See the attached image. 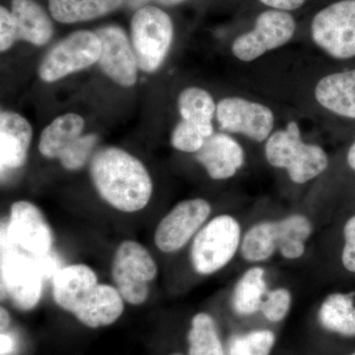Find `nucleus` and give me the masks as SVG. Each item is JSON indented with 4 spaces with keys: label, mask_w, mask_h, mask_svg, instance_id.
<instances>
[{
    "label": "nucleus",
    "mask_w": 355,
    "mask_h": 355,
    "mask_svg": "<svg viewBox=\"0 0 355 355\" xmlns=\"http://www.w3.org/2000/svg\"><path fill=\"white\" fill-rule=\"evenodd\" d=\"M17 31L13 16L6 7L0 8V50L6 51L17 41Z\"/></svg>",
    "instance_id": "33"
},
{
    "label": "nucleus",
    "mask_w": 355,
    "mask_h": 355,
    "mask_svg": "<svg viewBox=\"0 0 355 355\" xmlns=\"http://www.w3.org/2000/svg\"><path fill=\"white\" fill-rule=\"evenodd\" d=\"M11 7L18 40L36 46H43L50 41L53 25L39 3L34 0H12Z\"/></svg>",
    "instance_id": "20"
},
{
    "label": "nucleus",
    "mask_w": 355,
    "mask_h": 355,
    "mask_svg": "<svg viewBox=\"0 0 355 355\" xmlns=\"http://www.w3.org/2000/svg\"><path fill=\"white\" fill-rule=\"evenodd\" d=\"M83 130L84 120L79 114H65L58 116L42 132L40 153L49 159H60L81 137Z\"/></svg>",
    "instance_id": "21"
},
{
    "label": "nucleus",
    "mask_w": 355,
    "mask_h": 355,
    "mask_svg": "<svg viewBox=\"0 0 355 355\" xmlns=\"http://www.w3.org/2000/svg\"><path fill=\"white\" fill-rule=\"evenodd\" d=\"M90 175L103 200L119 211H140L153 196V180L141 161L118 147L98 151Z\"/></svg>",
    "instance_id": "1"
},
{
    "label": "nucleus",
    "mask_w": 355,
    "mask_h": 355,
    "mask_svg": "<svg viewBox=\"0 0 355 355\" xmlns=\"http://www.w3.org/2000/svg\"><path fill=\"white\" fill-rule=\"evenodd\" d=\"M277 252V221L258 222L243 234L240 254L248 263H265L270 261Z\"/></svg>",
    "instance_id": "25"
},
{
    "label": "nucleus",
    "mask_w": 355,
    "mask_h": 355,
    "mask_svg": "<svg viewBox=\"0 0 355 355\" xmlns=\"http://www.w3.org/2000/svg\"><path fill=\"white\" fill-rule=\"evenodd\" d=\"M31 125L19 114L1 112L0 114V163L4 169H18L27 159L31 144Z\"/></svg>",
    "instance_id": "17"
},
{
    "label": "nucleus",
    "mask_w": 355,
    "mask_h": 355,
    "mask_svg": "<svg viewBox=\"0 0 355 355\" xmlns=\"http://www.w3.org/2000/svg\"><path fill=\"white\" fill-rule=\"evenodd\" d=\"M277 336L268 329H259L231 336L226 355H270Z\"/></svg>",
    "instance_id": "28"
},
{
    "label": "nucleus",
    "mask_w": 355,
    "mask_h": 355,
    "mask_svg": "<svg viewBox=\"0 0 355 355\" xmlns=\"http://www.w3.org/2000/svg\"><path fill=\"white\" fill-rule=\"evenodd\" d=\"M268 291L266 270L261 266H253L236 282L231 294V307L238 316H252L260 311Z\"/></svg>",
    "instance_id": "22"
},
{
    "label": "nucleus",
    "mask_w": 355,
    "mask_h": 355,
    "mask_svg": "<svg viewBox=\"0 0 355 355\" xmlns=\"http://www.w3.org/2000/svg\"><path fill=\"white\" fill-rule=\"evenodd\" d=\"M101 42L96 33H73L44 58L39 67V76L46 83H55L99 62Z\"/></svg>",
    "instance_id": "9"
},
{
    "label": "nucleus",
    "mask_w": 355,
    "mask_h": 355,
    "mask_svg": "<svg viewBox=\"0 0 355 355\" xmlns=\"http://www.w3.org/2000/svg\"><path fill=\"white\" fill-rule=\"evenodd\" d=\"M15 347V342L12 336L8 335L6 331H2L1 336H0V352L1 355H9L12 354Z\"/></svg>",
    "instance_id": "35"
},
{
    "label": "nucleus",
    "mask_w": 355,
    "mask_h": 355,
    "mask_svg": "<svg viewBox=\"0 0 355 355\" xmlns=\"http://www.w3.org/2000/svg\"><path fill=\"white\" fill-rule=\"evenodd\" d=\"M266 161L272 167L284 169L293 183L302 184L316 179L329 167L328 154L318 144L303 141L296 121H289L266 139Z\"/></svg>",
    "instance_id": "2"
},
{
    "label": "nucleus",
    "mask_w": 355,
    "mask_h": 355,
    "mask_svg": "<svg viewBox=\"0 0 355 355\" xmlns=\"http://www.w3.org/2000/svg\"><path fill=\"white\" fill-rule=\"evenodd\" d=\"M207 137L197 125L187 121H180L173 130L171 144L177 150L197 153L205 144Z\"/></svg>",
    "instance_id": "30"
},
{
    "label": "nucleus",
    "mask_w": 355,
    "mask_h": 355,
    "mask_svg": "<svg viewBox=\"0 0 355 355\" xmlns=\"http://www.w3.org/2000/svg\"><path fill=\"white\" fill-rule=\"evenodd\" d=\"M311 37L329 57L355 58V0H340L319 11L311 23Z\"/></svg>",
    "instance_id": "5"
},
{
    "label": "nucleus",
    "mask_w": 355,
    "mask_h": 355,
    "mask_svg": "<svg viewBox=\"0 0 355 355\" xmlns=\"http://www.w3.org/2000/svg\"><path fill=\"white\" fill-rule=\"evenodd\" d=\"M216 119L221 130L239 133L257 142L270 137L275 125L272 110L241 97H228L217 104Z\"/></svg>",
    "instance_id": "12"
},
{
    "label": "nucleus",
    "mask_w": 355,
    "mask_h": 355,
    "mask_svg": "<svg viewBox=\"0 0 355 355\" xmlns=\"http://www.w3.org/2000/svg\"><path fill=\"white\" fill-rule=\"evenodd\" d=\"M347 355H355V349L352 350V352H350L349 354Z\"/></svg>",
    "instance_id": "39"
},
{
    "label": "nucleus",
    "mask_w": 355,
    "mask_h": 355,
    "mask_svg": "<svg viewBox=\"0 0 355 355\" xmlns=\"http://www.w3.org/2000/svg\"><path fill=\"white\" fill-rule=\"evenodd\" d=\"M0 320H1L2 333V331H6L9 324H10V315H9L8 311L4 309L3 307L1 308V317H0Z\"/></svg>",
    "instance_id": "38"
},
{
    "label": "nucleus",
    "mask_w": 355,
    "mask_h": 355,
    "mask_svg": "<svg viewBox=\"0 0 355 355\" xmlns=\"http://www.w3.org/2000/svg\"><path fill=\"white\" fill-rule=\"evenodd\" d=\"M123 0H49L51 16L58 22L76 23L106 15Z\"/></svg>",
    "instance_id": "26"
},
{
    "label": "nucleus",
    "mask_w": 355,
    "mask_h": 355,
    "mask_svg": "<svg viewBox=\"0 0 355 355\" xmlns=\"http://www.w3.org/2000/svg\"><path fill=\"white\" fill-rule=\"evenodd\" d=\"M96 35L101 42L99 64L103 71L119 85H135L139 64L125 31L116 26H108L98 30Z\"/></svg>",
    "instance_id": "13"
},
{
    "label": "nucleus",
    "mask_w": 355,
    "mask_h": 355,
    "mask_svg": "<svg viewBox=\"0 0 355 355\" xmlns=\"http://www.w3.org/2000/svg\"><path fill=\"white\" fill-rule=\"evenodd\" d=\"M261 3L273 9L282 11H291L300 8L306 0H260Z\"/></svg>",
    "instance_id": "34"
},
{
    "label": "nucleus",
    "mask_w": 355,
    "mask_h": 355,
    "mask_svg": "<svg viewBox=\"0 0 355 355\" xmlns=\"http://www.w3.org/2000/svg\"><path fill=\"white\" fill-rule=\"evenodd\" d=\"M340 261L343 270L355 277V212L343 222Z\"/></svg>",
    "instance_id": "32"
},
{
    "label": "nucleus",
    "mask_w": 355,
    "mask_h": 355,
    "mask_svg": "<svg viewBox=\"0 0 355 355\" xmlns=\"http://www.w3.org/2000/svg\"><path fill=\"white\" fill-rule=\"evenodd\" d=\"M211 211V205L203 198L178 203L156 227L154 242L159 251L173 254L186 247L207 223Z\"/></svg>",
    "instance_id": "8"
},
{
    "label": "nucleus",
    "mask_w": 355,
    "mask_h": 355,
    "mask_svg": "<svg viewBox=\"0 0 355 355\" xmlns=\"http://www.w3.org/2000/svg\"><path fill=\"white\" fill-rule=\"evenodd\" d=\"M318 321L329 333L354 340L355 291L329 294L318 310Z\"/></svg>",
    "instance_id": "19"
},
{
    "label": "nucleus",
    "mask_w": 355,
    "mask_h": 355,
    "mask_svg": "<svg viewBox=\"0 0 355 355\" xmlns=\"http://www.w3.org/2000/svg\"><path fill=\"white\" fill-rule=\"evenodd\" d=\"M157 273V263L140 243L125 240L114 251L112 277L114 286L128 304L139 306L146 302L149 286Z\"/></svg>",
    "instance_id": "4"
},
{
    "label": "nucleus",
    "mask_w": 355,
    "mask_h": 355,
    "mask_svg": "<svg viewBox=\"0 0 355 355\" xmlns=\"http://www.w3.org/2000/svg\"><path fill=\"white\" fill-rule=\"evenodd\" d=\"M98 284L97 273L90 266L84 263L64 266L53 275V300L58 307L72 314Z\"/></svg>",
    "instance_id": "16"
},
{
    "label": "nucleus",
    "mask_w": 355,
    "mask_h": 355,
    "mask_svg": "<svg viewBox=\"0 0 355 355\" xmlns=\"http://www.w3.org/2000/svg\"><path fill=\"white\" fill-rule=\"evenodd\" d=\"M240 222L230 214H219L207 221L195 236L191 246V263L200 275L223 270L240 252Z\"/></svg>",
    "instance_id": "3"
},
{
    "label": "nucleus",
    "mask_w": 355,
    "mask_h": 355,
    "mask_svg": "<svg viewBox=\"0 0 355 355\" xmlns=\"http://www.w3.org/2000/svg\"><path fill=\"white\" fill-rule=\"evenodd\" d=\"M2 284L21 310L36 307L43 293V272L34 258L19 253L14 248L4 249L1 257Z\"/></svg>",
    "instance_id": "10"
},
{
    "label": "nucleus",
    "mask_w": 355,
    "mask_h": 355,
    "mask_svg": "<svg viewBox=\"0 0 355 355\" xmlns=\"http://www.w3.org/2000/svg\"><path fill=\"white\" fill-rule=\"evenodd\" d=\"M315 98L329 112L355 120V69L335 72L320 79Z\"/></svg>",
    "instance_id": "18"
},
{
    "label": "nucleus",
    "mask_w": 355,
    "mask_h": 355,
    "mask_svg": "<svg viewBox=\"0 0 355 355\" xmlns=\"http://www.w3.org/2000/svg\"><path fill=\"white\" fill-rule=\"evenodd\" d=\"M2 231L9 241L34 258H44L51 253L53 231L43 212L34 203L26 200L14 202L8 224Z\"/></svg>",
    "instance_id": "11"
},
{
    "label": "nucleus",
    "mask_w": 355,
    "mask_h": 355,
    "mask_svg": "<svg viewBox=\"0 0 355 355\" xmlns=\"http://www.w3.org/2000/svg\"><path fill=\"white\" fill-rule=\"evenodd\" d=\"M291 292L284 287H277L266 292L260 311L270 323H280L291 312Z\"/></svg>",
    "instance_id": "29"
},
{
    "label": "nucleus",
    "mask_w": 355,
    "mask_h": 355,
    "mask_svg": "<svg viewBox=\"0 0 355 355\" xmlns=\"http://www.w3.org/2000/svg\"><path fill=\"white\" fill-rule=\"evenodd\" d=\"M216 107L212 96L198 87L184 89L178 99V108L183 120L200 128L207 139L214 135L212 119L216 114Z\"/></svg>",
    "instance_id": "24"
},
{
    "label": "nucleus",
    "mask_w": 355,
    "mask_h": 355,
    "mask_svg": "<svg viewBox=\"0 0 355 355\" xmlns=\"http://www.w3.org/2000/svg\"><path fill=\"white\" fill-rule=\"evenodd\" d=\"M132 40L139 69L146 72L156 71L171 46V18L157 7H142L132 18Z\"/></svg>",
    "instance_id": "6"
},
{
    "label": "nucleus",
    "mask_w": 355,
    "mask_h": 355,
    "mask_svg": "<svg viewBox=\"0 0 355 355\" xmlns=\"http://www.w3.org/2000/svg\"><path fill=\"white\" fill-rule=\"evenodd\" d=\"M345 162H347L349 170L355 173V139L350 144L349 149H347V155H345Z\"/></svg>",
    "instance_id": "37"
},
{
    "label": "nucleus",
    "mask_w": 355,
    "mask_h": 355,
    "mask_svg": "<svg viewBox=\"0 0 355 355\" xmlns=\"http://www.w3.org/2000/svg\"><path fill=\"white\" fill-rule=\"evenodd\" d=\"M98 137L95 135H81L71 146L62 153L60 160L65 169L70 171L81 169L87 162Z\"/></svg>",
    "instance_id": "31"
},
{
    "label": "nucleus",
    "mask_w": 355,
    "mask_h": 355,
    "mask_svg": "<svg viewBox=\"0 0 355 355\" xmlns=\"http://www.w3.org/2000/svg\"><path fill=\"white\" fill-rule=\"evenodd\" d=\"M125 302L116 286L98 284L72 314L89 328H101L114 324L123 315Z\"/></svg>",
    "instance_id": "15"
},
{
    "label": "nucleus",
    "mask_w": 355,
    "mask_h": 355,
    "mask_svg": "<svg viewBox=\"0 0 355 355\" xmlns=\"http://www.w3.org/2000/svg\"><path fill=\"white\" fill-rule=\"evenodd\" d=\"M196 158L216 181L234 177L246 160L241 144L226 133H214L207 137Z\"/></svg>",
    "instance_id": "14"
},
{
    "label": "nucleus",
    "mask_w": 355,
    "mask_h": 355,
    "mask_svg": "<svg viewBox=\"0 0 355 355\" xmlns=\"http://www.w3.org/2000/svg\"><path fill=\"white\" fill-rule=\"evenodd\" d=\"M189 355H226L216 323L209 313L193 317L188 333Z\"/></svg>",
    "instance_id": "27"
},
{
    "label": "nucleus",
    "mask_w": 355,
    "mask_h": 355,
    "mask_svg": "<svg viewBox=\"0 0 355 355\" xmlns=\"http://www.w3.org/2000/svg\"><path fill=\"white\" fill-rule=\"evenodd\" d=\"M171 355H183V354H173Z\"/></svg>",
    "instance_id": "40"
},
{
    "label": "nucleus",
    "mask_w": 355,
    "mask_h": 355,
    "mask_svg": "<svg viewBox=\"0 0 355 355\" xmlns=\"http://www.w3.org/2000/svg\"><path fill=\"white\" fill-rule=\"evenodd\" d=\"M130 3L132 6H139L142 4L146 3L149 1H156L158 3L164 4V6H177V4L182 3V2L186 1V0H130Z\"/></svg>",
    "instance_id": "36"
},
{
    "label": "nucleus",
    "mask_w": 355,
    "mask_h": 355,
    "mask_svg": "<svg viewBox=\"0 0 355 355\" xmlns=\"http://www.w3.org/2000/svg\"><path fill=\"white\" fill-rule=\"evenodd\" d=\"M295 31L296 22L291 14L277 9L266 10L257 18L252 31L233 42L231 51L241 62H251L288 43Z\"/></svg>",
    "instance_id": "7"
},
{
    "label": "nucleus",
    "mask_w": 355,
    "mask_h": 355,
    "mask_svg": "<svg viewBox=\"0 0 355 355\" xmlns=\"http://www.w3.org/2000/svg\"><path fill=\"white\" fill-rule=\"evenodd\" d=\"M277 252L286 260H298L305 254L306 244L314 226L303 214H291L277 220Z\"/></svg>",
    "instance_id": "23"
}]
</instances>
